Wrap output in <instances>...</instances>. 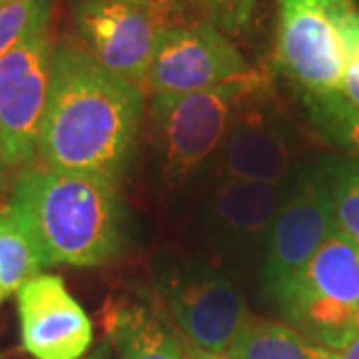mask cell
I'll return each mask as SVG.
<instances>
[{
	"label": "cell",
	"mask_w": 359,
	"mask_h": 359,
	"mask_svg": "<svg viewBox=\"0 0 359 359\" xmlns=\"http://www.w3.org/2000/svg\"><path fill=\"white\" fill-rule=\"evenodd\" d=\"M146 92L78 46H58L39 158L56 170L118 184L140 132Z\"/></svg>",
	"instance_id": "cell-1"
},
{
	"label": "cell",
	"mask_w": 359,
	"mask_h": 359,
	"mask_svg": "<svg viewBox=\"0 0 359 359\" xmlns=\"http://www.w3.org/2000/svg\"><path fill=\"white\" fill-rule=\"evenodd\" d=\"M8 208L44 268L102 266L124 245L126 212L108 180L32 164L18 172Z\"/></svg>",
	"instance_id": "cell-2"
},
{
	"label": "cell",
	"mask_w": 359,
	"mask_h": 359,
	"mask_svg": "<svg viewBox=\"0 0 359 359\" xmlns=\"http://www.w3.org/2000/svg\"><path fill=\"white\" fill-rule=\"evenodd\" d=\"M268 294L287 325L339 351L359 334V244L337 231Z\"/></svg>",
	"instance_id": "cell-3"
},
{
	"label": "cell",
	"mask_w": 359,
	"mask_h": 359,
	"mask_svg": "<svg viewBox=\"0 0 359 359\" xmlns=\"http://www.w3.org/2000/svg\"><path fill=\"white\" fill-rule=\"evenodd\" d=\"M295 178V176H294ZM282 184L214 176L192 218V236L205 262L231 278L264 264L269 233L292 192Z\"/></svg>",
	"instance_id": "cell-4"
},
{
	"label": "cell",
	"mask_w": 359,
	"mask_h": 359,
	"mask_svg": "<svg viewBox=\"0 0 359 359\" xmlns=\"http://www.w3.org/2000/svg\"><path fill=\"white\" fill-rule=\"evenodd\" d=\"M358 44L359 11L351 0H280V65L313 96L341 94L347 54Z\"/></svg>",
	"instance_id": "cell-5"
},
{
	"label": "cell",
	"mask_w": 359,
	"mask_h": 359,
	"mask_svg": "<svg viewBox=\"0 0 359 359\" xmlns=\"http://www.w3.org/2000/svg\"><path fill=\"white\" fill-rule=\"evenodd\" d=\"M264 86L266 78L250 70L245 76L216 88L152 96V144L168 176H190L216 154L242 104Z\"/></svg>",
	"instance_id": "cell-6"
},
{
	"label": "cell",
	"mask_w": 359,
	"mask_h": 359,
	"mask_svg": "<svg viewBox=\"0 0 359 359\" xmlns=\"http://www.w3.org/2000/svg\"><path fill=\"white\" fill-rule=\"evenodd\" d=\"M152 280L184 341L210 353L228 351L250 316L230 273L202 257L160 254Z\"/></svg>",
	"instance_id": "cell-7"
},
{
	"label": "cell",
	"mask_w": 359,
	"mask_h": 359,
	"mask_svg": "<svg viewBox=\"0 0 359 359\" xmlns=\"http://www.w3.org/2000/svg\"><path fill=\"white\" fill-rule=\"evenodd\" d=\"M52 58L48 25L0 56V162L6 172H22L39 158Z\"/></svg>",
	"instance_id": "cell-8"
},
{
	"label": "cell",
	"mask_w": 359,
	"mask_h": 359,
	"mask_svg": "<svg viewBox=\"0 0 359 359\" xmlns=\"http://www.w3.org/2000/svg\"><path fill=\"white\" fill-rule=\"evenodd\" d=\"M72 18L82 50L146 92L150 62L166 20L128 0H78Z\"/></svg>",
	"instance_id": "cell-9"
},
{
	"label": "cell",
	"mask_w": 359,
	"mask_h": 359,
	"mask_svg": "<svg viewBox=\"0 0 359 359\" xmlns=\"http://www.w3.org/2000/svg\"><path fill=\"white\" fill-rule=\"evenodd\" d=\"M250 70L240 50L214 25L166 26L150 62L146 94L170 96L216 88Z\"/></svg>",
	"instance_id": "cell-10"
},
{
	"label": "cell",
	"mask_w": 359,
	"mask_h": 359,
	"mask_svg": "<svg viewBox=\"0 0 359 359\" xmlns=\"http://www.w3.org/2000/svg\"><path fill=\"white\" fill-rule=\"evenodd\" d=\"M334 233H337L334 202L323 170L295 174L292 192L269 233L262 264V285L271 292L292 278Z\"/></svg>",
	"instance_id": "cell-11"
},
{
	"label": "cell",
	"mask_w": 359,
	"mask_h": 359,
	"mask_svg": "<svg viewBox=\"0 0 359 359\" xmlns=\"http://www.w3.org/2000/svg\"><path fill=\"white\" fill-rule=\"evenodd\" d=\"M264 88L252 94L231 122L218 152L214 176L282 184L295 176L294 132L262 104Z\"/></svg>",
	"instance_id": "cell-12"
},
{
	"label": "cell",
	"mask_w": 359,
	"mask_h": 359,
	"mask_svg": "<svg viewBox=\"0 0 359 359\" xmlns=\"http://www.w3.org/2000/svg\"><path fill=\"white\" fill-rule=\"evenodd\" d=\"M18 320L22 347L34 359H84L94 330L58 276L40 273L18 292Z\"/></svg>",
	"instance_id": "cell-13"
},
{
	"label": "cell",
	"mask_w": 359,
	"mask_h": 359,
	"mask_svg": "<svg viewBox=\"0 0 359 359\" xmlns=\"http://www.w3.org/2000/svg\"><path fill=\"white\" fill-rule=\"evenodd\" d=\"M104 330L118 359H186L182 335L146 302L108 306Z\"/></svg>",
	"instance_id": "cell-14"
},
{
	"label": "cell",
	"mask_w": 359,
	"mask_h": 359,
	"mask_svg": "<svg viewBox=\"0 0 359 359\" xmlns=\"http://www.w3.org/2000/svg\"><path fill=\"white\" fill-rule=\"evenodd\" d=\"M226 355L230 359H337L334 349L320 346L292 325L252 316L236 334Z\"/></svg>",
	"instance_id": "cell-15"
},
{
	"label": "cell",
	"mask_w": 359,
	"mask_h": 359,
	"mask_svg": "<svg viewBox=\"0 0 359 359\" xmlns=\"http://www.w3.org/2000/svg\"><path fill=\"white\" fill-rule=\"evenodd\" d=\"M42 259L28 231L11 208L0 210V304L26 282L40 276Z\"/></svg>",
	"instance_id": "cell-16"
},
{
	"label": "cell",
	"mask_w": 359,
	"mask_h": 359,
	"mask_svg": "<svg viewBox=\"0 0 359 359\" xmlns=\"http://www.w3.org/2000/svg\"><path fill=\"white\" fill-rule=\"evenodd\" d=\"M323 174L334 202L337 231L359 244V162H337Z\"/></svg>",
	"instance_id": "cell-17"
},
{
	"label": "cell",
	"mask_w": 359,
	"mask_h": 359,
	"mask_svg": "<svg viewBox=\"0 0 359 359\" xmlns=\"http://www.w3.org/2000/svg\"><path fill=\"white\" fill-rule=\"evenodd\" d=\"M52 0H4L0 2V56L13 50L26 36L50 20Z\"/></svg>",
	"instance_id": "cell-18"
},
{
	"label": "cell",
	"mask_w": 359,
	"mask_h": 359,
	"mask_svg": "<svg viewBox=\"0 0 359 359\" xmlns=\"http://www.w3.org/2000/svg\"><path fill=\"white\" fill-rule=\"evenodd\" d=\"M182 0H178V4ZM205 16L219 32H238L250 25L257 0H186Z\"/></svg>",
	"instance_id": "cell-19"
},
{
	"label": "cell",
	"mask_w": 359,
	"mask_h": 359,
	"mask_svg": "<svg viewBox=\"0 0 359 359\" xmlns=\"http://www.w3.org/2000/svg\"><path fill=\"white\" fill-rule=\"evenodd\" d=\"M344 96V102H330L339 104L351 112H358L359 114V44L353 46L349 54H347V66H346V76H344V86H341V94Z\"/></svg>",
	"instance_id": "cell-20"
},
{
	"label": "cell",
	"mask_w": 359,
	"mask_h": 359,
	"mask_svg": "<svg viewBox=\"0 0 359 359\" xmlns=\"http://www.w3.org/2000/svg\"><path fill=\"white\" fill-rule=\"evenodd\" d=\"M327 102H330V100H327ZM330 112L339 118V122H337V126H335L334 130L339 132V136H341V138H344L351 148L359 150V114L358 112H351V110H347V108H344V106H339V104H335V102H330Z\"/></svg>",
	"instance_id": "cell-21"
},
{
	"label": "cell",
	"mask_w": 359,
	"mask_h": 359,
	"mask_svg": "<svg viewBox=\"0 0 359 359\" xmlns=\"http://www.w3.org/2000/svg\"><path fill=\"white\" fill-rule=\"evenodd\" d=\"M128 2H134V4H140L144 8L152 11V13L160 14L164 20H168V16L176 11L178 6V0H128Z\"/></svg>",
	"instance_id": "cell-22"
},
{
	"label": "cell",
	"mask_w": 359,
	"mask_h": 359,
	"mask_svg": "<svg viewBox=\"0 0 359 359\" xmlns=\"http://www.w3.org/2000/svg\"><path fill=\"white\" fill-rule=\"evenodd\" d=\"M184 353H186V359H230L226 353H210L188 341H184Z\"/></svg>",
	"instance_id": "cell-23"
},
{
	"label": "cell",
	"mask_w": 359,
	"mask_h": 359,
	"mask_svg": "<svg viewBox=\"0 0 359 359\" xmlns=\"http://www.w3.org/2000/svg\"><path fill=\"white\" fill-rule=\"evenodd\" d=\"M335 355H337V359H359V334L346 347L335 351Z\"/></svg>",
	"instance_id": "cell-24"
},
{
	"label": "cell",
	"mask_w": 359,
	"mask_h": 359,
	"mask_svg": "<svg viewBox=\"0 0 359 359\" xmlns=\"http://www.w3.org/2000/svg\"><path fill=\"white\" fill-rule=\"evenodd\" d=\"M84 359H112V347L108 344V339L100 344V346L96 347L92 353H88Z\"/></svg>",
	"instance_id": "cell-25"
},
{
	"label": "cell",
	"mask_w": 359,
	"mask_h": 359,
	"mask_svg": "<svg viewBox=\"0 0 359 359\" xmlns=\"http://www.w3.org/2000/svg\"><path fill=\"white\" fill-rule=\"evenodd\" d=\"M6 186H8V172H6V168L2 166V162H0V196L4 194Z\"/></svg>",
	"instance_id": "cell-26"
},
{
	"label": "cell",
	"mask_w": 359,
	"mask_h": 359,
	"mask_svg": "<svg viewBox=\"0 0 359 359\" xmlns=\"http://www.w3.org/2000/svg\"><path fill=\"white\" fill-rule=\"evenodd\" d=\"M0 2H4V0H0Z\"/></svg>",
	"instance_id": "cell-27"
}]
</instances>
